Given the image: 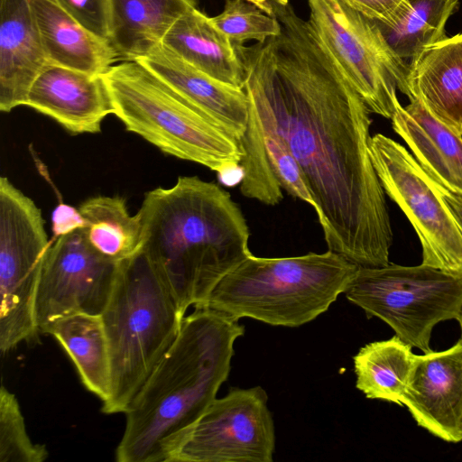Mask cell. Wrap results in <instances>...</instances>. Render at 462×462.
Masks as SVG:
<instances>
[{
  "label": "cell",
  "instance_id": "6da1fadb",
  "mask_svg": "<svg viewBox=\"0 0 462 462\" xmlns=\"http://www.w3.org/2000/svg\"><path fill=\"white\" fill-rule=\"evenodd\" d=\"M282 32L235 44L248 120L278 135L299 163L328 250L364 267L390 263L393 234L373 164L370 109L290 4L270 0Z\"/></svg>",
  "mask_w": 462,
  "mask_h": 462
},
{
  "label": "cell",
  "instance_id": "7a4b0ae2",
  "mask_svg": "<svg viewBox=\"0 0 462 462\" xmlns=\"http://www.w3.org/2000/svg\"><path fill=\"white\" fill-rule=\"evenodd\" d=\"M238 320L208 308L183 319L175 340L141 386L125 414L118 462H167L217 398L230 373Z\"/></svg>",
  "mask_w": 462,
  "mask_h": 462
},
{
  "label": "cell",
  "instance_id": "3957f363",
  "mask_svg": "<svg viewBox=\"0 0 462 462\" xmlns=\"http://www.w3.org/2000/svg\"><path fill=\"white\" fill-rule=\"evenodd\" d=\"M142 250L171 287L181 312L199 308L247 257L250 230L229 192L197 176L148 191L137 212Z\"/></svg>",
  "mask_w": 462,
  "mask_h": 462
},
{
  "label": "cell",
  "instance_id": "277c9868",
  "mask_svg": "<svg viewBox=\"0 0 462 462\" xmlns=\"http://www.w3.org/2000/svg\"><path fill=\"white\" fill-rule=\"evenodd\" d=\"M184 318L171 287L142 249L119 263L101 314L111 365L110 394L102 412L126 411Z\"/></svg>",
  "mask_w": 462,
  "mask_h": 462
},
{
  "label": "cell",
  "instance_id": "5b68a950",
  "mask_svg": "<svg viewBox=\"0 0 462 462\" xmlns=\"http://www.w3.org/2000/svg\"><path fill=\"white\" fill-rule=\"evenodd\" d=\"M359 265L328 250L300 256L251 254L228 273L199 308L236 320L295 328L314 320L345 293Z\"/></svg>",
  "mask_w": 462,
  "mask_h": 462
},
{
  "label": "cell",
  "instance_id": "8992f818",
  "mask_svg": "<svg viewBox=\"0 0 462 462\" xmlns=\"http://www.w3.org/2000/svg\"><path fill=\"white\" fill-rule=\"evenodd\" d=\"M114 115L162 152L224 175L243 157L238 142L217 127L167 83L137 60H124L102 74Z\"/></svg>",
  "mask_w": 462,
  "mask_h": 462
},
{
  "label": "cell",
  "instance_id": "52a82bcc",
  "mask_svg": "<svg viewBox=\"0 0 462 462\" xmlns=\"http://www.w3.org/2000/svg\"><path fill=\"white\" fill-rule=\"evenodd\" d=\"M345 295L368 318L380 319L402 340L427 353L434 327L458 321L462 314V275L423 263L359 266Z\"/></svg>",
  "mask_w": 462,
  "mask_h": 462
},
{
  "label": "cell",
  "instance_id": "ba28073f",
  "mask_svg": "<svg viewBox=\"0 0 462 462\" xmlns=\"http://www.w3.org/2000/svg\"><path fill=\"white\" fill-rule=\"evenodd\" d=\"M51 243L41 209L6 177L0 179V345L35 342V303Z\"/></svg>",
  "mask_w": 462,
  "mask_h": 462
},
{
  "label": "cell",
  "instance_id": "9c48e42d",
  "mask_svg": "<svg viewBox=\"0 0 462 462\" xmlns=\"http://www.w3.org/2000/svg\"><path fill=\"white\" fill-rule=\"evenodd\" d=\"M310 27L372 113L391 119L409 96V63L396 57L373 20L343 0H308Z\"/></svg>",
  "mask_w": 462,
  "mask_h": 462
},
{
  "label": "cell",
  "instance_id": "30bf717a",
  "mask_svg": "<svg viewBox=\"0 0 462 462\" xmlns=\"http://www.w3.org/2000/svg\"><path fill=\"white\" fill-rule=\"evenodd\" d=\"M369 151L385 194L420 240L421 263L462 275V231L436 182L403 145L383 134L371 136Z\"/></svg>",
  "mask_w": 462,
  "mask_h": 462
},
{
  "label": "cell",
  "instance_id": "8fae6325",
  "mask_svg": "<svg viewBox=\"0 0 462 462\" xmlns=\"http://www.w3.org/2000/svg\"><path fill=\"white\" fill-rule=\"evenodd\" d=\"M261 386L216 398L167 462H273L275 430Z\"/></svg>",
  "mask_w": 462,
  "mask_h": 462
},
{
  "label": "cell",
  "instance_id": "7c38bea8",
  "mask_svg": "<svg viewBox=\"0 0 462 462\" xmlns=\"http://www.w3.org/2000/svg\"><path fill=\"white\" fill-rule=\"evenodd\" d=\"M120 262L97 253L81 228L56 238L48 249L38 286L35 319L40 332L79 313L101 315Z\"/></svg>",
  "mask_w": 462,
  "mask_h": 462
},
{
  "label": "cell",
  "instance_id": "4fadbf2b",
  "mask_svg": "<svg viewBox=\"0 0 462 462\" xmlns=\"http://www.w3.org/2000/svg\"><path fill=\"white\" fill-rule=\"evenodd\" d=\"M402 403L432 435L462 441V339L448 349L416 355Z\"/></svg>",
  "mask_w": 462,
  "mask_h": 462
},
{
  "label": "cell",
  "instance_id": "5bb4252c",
  "mask_svg": "<svg viewBox=\"0 0 462 462\" xmlns=\"http://www.w3.org/2000/svg\"><path fill=\"white\" fill-rule=\"evenodd\" d=\"M73 134H97L114 115L102 75L49 65L33 82L25 103Z\"/></svg>",
  "mask_w": 462,
  "mask_h": 462
},
{
  "label": "cell",
  "instance_id": "9a60e30c",
  "mask_svg": "<svg viewBox=\"0 0 462 462\" xmlns=\"http://www.w3.org/2000/svg\"><path fill=\"white\" fill-rule=\"evenodd\" d=\"M137 61L240 144L249 116L248 98L243 88L209 77L163 44Z\"/></svg>",
  "mask_w": 462,
  "mask_h": 462
},
{
  "label": "cell",
  "instance_id": "2e32d148",
  "mask_svg": "<svg viewBox=\"0 0 462 462\" xmlns=\"http://www.w3.org/2000/svg\"><path fill=\"white\" fill-rule=\"evenodd\" d=\"M49 65L29 0H0V110L25 106Z\"/></svg>",
  "mask_w": 462,
  "mask_h": 462
},
{
  "label": "cell",
  "instance_id": "e0dca14e",
  "mask_svg": "<svg viewBox=\"0 0 462 462\" xmlns=\"http://www.w3.org/2000/svg\"><path fill=\"white\" fill-rule=\"evenodd\" d=\"M396 104L393 131L421 168L444 189L462 195V132L436 117L417 98Z\"/></svg>",
  "mask_w": 462,
  "mask_h": 462
},
{
  "label": "cell",
  "instance_id": "ac0fdd59",
  "mask_svg": "<svg viewBox=\"0 0 462 462\" xmlns=\"http://www.w3.org/2000/svg\"><path fill=\"white\" fill-rule=\"evenodd\" d=\"M408 98L419 99L462 132V32L426 47L409 62Z\"/></svg>",
  "mask_w": 462,
  "mask_h": 462
},
{
  "label": "cell",
  "instance_id": "d6986e66",
  "mask_svg": "<svg viewBox=\"0 0 462 462\" xmlns=\"http://www.w3.org/2000/svg\"><path fill=\"white\" fill-rule=\"evenodd\" d=\"M51 65L102 75L118 56L106 39L49 0H29Z\"/></svg>",
  "mask_w": 462,
  "mask_h": 462
},
{
  "label": "cell",
  "instance_id": "ffe728a7",
  "mask_svg": "<svg viewBox=\"0 0 462 462\" xmlns=\"http://www.w3.org/2000/svg\"><path fill=\"white\" fill-rule=\"evenodd\" d=\"M109 42L118 58L137 60L162 44L196 0H107Z\"/></svg>",
  "mask_w": 462,
  "mask_h": 462
},
{
  "label": "cell",
  "instance_id": "44dd1931",
  "mask_svg": "<svg viewBox=\"0 0 462 462\" xmlns=\"http://www.w3.org/2000/svg\"><path fill=\"white\" fill-rule=\"evenodd\" d=\"M162 44L209 77L244 89L245 74L236 45L197 7L173 24Z\"/></svg>",
  "mask_w": 462,
  "mask_h": 462
},
{
  "label": "cell",
  "instance_id": "7402d4cb",
  "mask_svg": "<svg viewBox=\"0 0 462 462\" xmlns=\"http://www.w3.org/2000/svg\"><path fill=\"white\" fill-rule=\"evenodd\" d=\"M44 334L60 343L74 364L81 383L102 402L111 386V365L101 315L79 313L52 322Z\"/></svg>",
  "mask_w": 462,
  "mask_h": 462
},
{
  "label": "cell",
  "instance_id": "603a6c76",
  "mask_svg": "<svg viewBox=\"0 0 462 462\" xmlns=\"http://www.w3.org/2000/svg\"><path fill=\"white\" fill-rule=\"evenodd\" d=\"M396 335L362 346L354 356L356 387L368 399L402 406L416 355Z\"/></svg>",
  "mask_w": 462,
  "mask_h": 462
},
{
  "label": "cell",
  "instance_id": "cb8c5ba5",
  "mask_svg": "<svg viewBox=\"0 0 462 462\" xmlns=\"http://www.w3.org/2000/svg\"><path fill=\"white\" fill-rule=\"evenodd\" d=\"M79 210L84 219L83 236L99 254L121 262L142 249L139 214L130 215L125 199L96 196L82 202Z\"/></svg>",
  "mask_w": 462,
  "mask_h": 462
},
{
  "label": "cell",
  "instance_id": "d4e9b609",
  "mask_svg": "<svg viewBox=\"0 0 462 462\" xmlns=\"http://www.w3.org/2000/svg\"><path fill=\"white\" fill-rule=\"evenodd\" d=\"M457 6L458 0H403L389 21L374 22L392 52L411 61L446 37V24Z\"/></svg>",
  "mask_w": 462,
  "mask_h": 462
},
{
  "label": "cell",
  "instance_id": "484cf974",
  "mask_svg": "<svg viewBox=\"0 0 462 462\" xmlns=\"http://www.w3.org/2000/svg\"><path fill=\"white\" fill-rule=\"evenodd\" d=\"M45 445L34 443L27 433L24 418L14 393L0 389V462H43Z\"/></svg>",
  "mask_w": 462,
  "mask_h": 462
},
{
  "label": "cell",
  "instance_id": "4316f807",
  "mask_svg": "<svg viewBox=\"0 0 462 462\" xmlns=\"http://www.w3.org/2000/svg\"><path fill=\"white\" fill-rule=\"evenodd\" d=\"M211 20L234 44H244L247 41L263 43L282 32L275 16L267 14L247 0H226L224 10Z\"/></svg>",
  "mask_w": 462,
  "mask_h": 462
},
{
  "label": "cell",
  "instance_id": "83f0119b",
  "mask_svg": "<svg viewBox=\"0 0 462 462\" xmlns=\"http://www.w3.org/2000/svg\"><path fill=\"white\" fill-rule=\"evenodd\" d=\"M247 132L260 135L263 140L267 160L280 187L314 208L315 203L301 169L282 140L273 132L261 128L249 120Z\"/></svg>",
  "mask_w": 462,
  "mask_h": 462
},
{
  "label": "cell",
  "instance_id": "f1b7e54d",
  "mask_svg": "<svg viewBox=\"0 0 462 462\" xmlns=\"http://www.w3.org/2000/svg\"><path fill=\"white\" fill-rule=\"evenodd\" d=\"M63 8L86 28L109 41L107 0H49Z\"/></svg>",
  "mask_w": 462,
  "mask_h": 462
},
{
  "label": "cell",
  "instance_id": "f546056e",
  "mask_svg": "<svg viewBox=\"0 0 462 462\" xmlns=\"http://www.w3.org/2000/svg\"><path fill=\"white\" fill-rule=\"evenodd\" d=\"M343 1L368 19L380 23L389 21L403 2V0Z\"/></svg>",
  "mask_w": 462,
  "mask_h": 462
},
{
  "label": "cell",
  "instance_id": "4dcf8cb0",
  "mask_svg": "<svg viewBox=\"0 0 462 462\" xmlns=\"http://www.w3.org/2000/svg\"><path fill=\"white\" fill-rule=\"evenodd\" d=\"M51 224L53 234L57 238L82 228L84 219L79 208L60 203L52 211Z\"/></svg>",
  "mask_w": 462,
  "mask_h": 462
},
{
  "label": "cell",
  "instance_id": "1f68e13d",
  "mask_svg": "<svg viewBox=\"0 0 462 462\" xmlns=\"http://www.w3.org/2000/svg\"><path fill=\"white\" fill-rule=\"evenodd\" d=\"M436 184L442 199H444L445 203L450 209L457 225L459 226L462 231V195L451 192L441 187L437 182Z\"/></svg>",
  "mask_w": 462,
  "mask_h": 462
},
{
  "label": "cell",
  "instance_id": "d6a6232c",
  "mask_svg": "<svg viewBox=\"0 0 462 462\" xmlns=\"http://www.w3.org/2000/svg\"><path fill=\"white\" fill-rule=\"evenodd\" d=\"M248 2L255 5L258 8H260L262 11L266 13L269 15H273V9L270 5V0H247ZM278 2L281 5H287L289 4L288 0H274Z\"/></svg>",
  "mask_w": 462,
  "mask_h": 462
},
{
  "label": "cell",
  "instance_id": "836d02e7",
  "mask_svg": "<svg viewBox=\"0 0 462 462\" xmlns=\"http://www.w3.org/2000/svg\"><path fill=\"white\" fill-rule=\"evenodd\" d=\"M458 322H459L460 328H461V338L460 339H462V314H461V316H460V318L458 319Z\"/></svg>",
  "mask_w": 462,
  "mask_h": 462
}]
</instances>
